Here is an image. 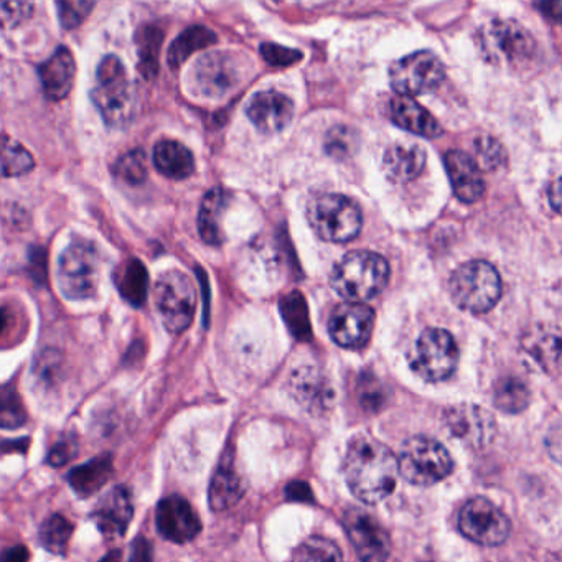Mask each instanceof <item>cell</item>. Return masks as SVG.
<instances>
[{
  "label": "cell",
  "instance_id": "obj_1",
  "mask_svg": "<svg viewBox=\"0 0 562 562\" xmlns=\"http://www.w3.org/2000/svg\"><path fill=\"white\" fill-rule=\"evenodd\" d=\"M344 472L351 493L367 505H376L396 488L400 460L384 443L358 437L348 447Z\"/></svg>",
  "mask_w": 562,
  "mask_h": 562
},
{
  "label": "cell",
  "instance_id": "obj_2",
  "mask_svg": "<svg viewBox=\"0 0 562 562\" xmlns=\"http://www.w3.org/2000/svg\"><path fill=\"white\" fill-rule=\"evenodd\" d=\"M390 274V265L383 256L355 251L338 261L331 271L330 282L344 301L363 304L386 289Z\"/></svg>",
  "mask_w": 562,
  "mask_h": 562
},
{
  "label": "cell",
  "instance_id": "obj_3",
  "mask_svg": "<svg viewBox=\"0 0 562 562\" xmlns=\"http://www.w3.org/2000/svg\"><path fill=\"white\" fill-rule=\"evenodd\" d=\"M91 100L111 127H124L131 123L136 110L134 88L120 58L110 55L101 60L97 70V83Z\"/></svg>",
  "mask_w": 562,
  "mask_h": 562
},
{
  "label": "cell",
  "instance_id": "obj_4",
  "mask_svg": "<svg viewBox=\"0 0 562 562\" xmlns=\"http://www.w3.org/2000/svg\"><path fill=\"white\" fill-rule=\"evenodd\" d=\"M503 284L498 271L486 261H470L450 276L449 292L457 307L470 314H486L498 304Z\"/></svg>",
  "mask_w": 562,
  "mask_h": 562
},
{
  "label": "cell",
  "instance_id": "obj_5",
  "mask_svg": "<svg viewBox=\"0 0 562 562\" xmlns=\"http://www.w3.org/2000/svg\"><path fill=\"white\" fill-rule=\"evenodd\" d=\"M251 67L252 64L241 55L213 52L199 58L190 74V81L200 97L223 100L245 83Z\"/></svg>",
  "mask_w": 562,
  "mask_h": 562
},
{
  "label": "cell",
  "instance_id": "obj_6",
  "mask_svg": "<svg viewBox=\"0 0 562 562\" xmlns=\"http://www.w3.org/2000/svg\"><path fill=\"white\" fill-rule=\"evenodd\" d=\"M307 220L318 238L330 243H348L360 235L363 226L361 209L355 200L338 193H325L307 206Z\"/></svg>",
  "mask_w": 562,
  "mask_h": 562
},
{
  "label": "cell",
  "instance_id": "obj_7",
  "mask_svg": "<svg viewBox=\"0 0 562 562\" xmlns=\"http://www.w3.org/2000/svg\"><path fill=\"white\" fill-rule=\"evenodd\" d=\"M61 294L70 301L94 297L100 284V252L93 243L75 239L61 252L57 269Z\"/></svg>",
  "mask_w": 562,
  "mask_h": 562
},
{
  "label": "cell",
  "instance_id": "obj_8",
  "mask_svg": "<svg viewBox=\"0 0 562 562\" xmlns=\"http://www.w3.org/2000/svg\"><path fill=\"white\" fill-rule=\"evenodd\" d=\"M397 460L400 475L417 486L436 485L453 472V460L449 450L429 437H413L407 440Z\"/></svg>",
  "mask_w": 562,
  "mask_h": 562
},
{
  "label": "cell",
  "instance_id": "obj_9",
  "mask_svg": "<svg viewBox=\"0 0 562 562\" xmlns=\"http://www.w3.org/2000/svg\"><path fill=\"white\" fill-rule=\"evenodd\" d=\"M409 363L417 376L429 383H439L456 371L459 348L449 331L427 328L417 338Z\"/></svg>",
  "mask_w": 562,
  "mask_h": 562
},
{
  "label": "cell",
  "instance_id": "obj_10",
  "mask_svg": "<svg viewBox=\"0 0 562 562\" xmlns=\"http://www.w3.org/2000/svg\"><path fill=\"white\" fill-rule=\"evenodd\" d=\"M156 305L167 330L186 331L196 312V288L192 279L180 271L160 276L156 284Z\"/></svg>",
  "mask_w": 562,
  "mask_h": 562
},
{
  "label": "cell",
  "instance_id": "obj_11",
  "mask_svg": "<svg viewBox=\"0 0 562 562\" xmlns=\"http://www.w3.org/2000/svg\"><path fill=\"white\" fill-rule=\"evenodd\" d=\"M482 54L492 64L521 65L535 55L536 42L522 25L495 21L480 35Z\"/></svg>",
  "mask_w": 562,
  "mask_h": 562
},
{
  "label": "cell",
  "instance_id": "obj_12",
  "mask_svg": "<svg viewBox=\"0 0 562 562\" xmlns=\"http://www.w3.org/2000/svg\"><path fill=\"white\" fill-rule=\"evenodd\" d=\"M446 78L442 61L430 52H416L393 64L391 87L400 97H423L437 90Z\"/></svg>",
  "mask_w": 562,
  "mask_h": 562
},
{
  "label": "cell",
  "instance_id": "obj_13",
  "mask_svg": "<svg viewBox=\"0 0 562 562\" xmlns=\"http://www.w3.org/2000/svg\"><path fill=\"white\" fill-rule=\"evenodd\" d=\"M459 529L476 544L498 546L508 539L512 522L490 499L476 496L465 503L460 512Z\"/></svg>",
  "mask_w": 562,
  "mask_h": 562
},
{
  "label": "cell",
  "instance_id": "obj_14",
  "mask_svg": "<svg viewBox=\"0 0 562 562\" xmlns=\"http://www.w3.org/2000/svg\"><path fill=\"white\" fill-rule=\"evenodd\" d=\"M344 525L361 562H386L391 552L390 536L373 516L351 508L345 513Z\"/></svg>",
  "mask_w": 562,
  "mask_h": 562
},
{
  "label": "cell",
  "instance_id": "obj_15",
  "mask_svg": "<svg viewBox=\"0 0 562 562\" xmlns=\"http://www.w3.org/2000/svg\"><path fill=\"white\" fill-rule=\"evenodd\" d=\"M374 311L364 304H341L328 318V334L341 348L358 350L370 341L374 328Z\"/></svg>",
  "mask_w": 562,
  "mask_h": 562
},
{
  "label": "cell",
  "instance_id": "obj_16",
  "mask_svg": "<svg viewBox=\"0 0 562 562\" xmlns=\"http://www.w3.org/2000/svg\"><path fill=\"white\" fill-rule=\"evenodd\" d=\"M450 434L470 447L488 446L496 436V423L486 409L472 404L450 407L446 413Z\"/></svg>",
  "mask_w": 562,
  "mask_h": 562
},
{
  "label": "cell",
  "instance_id": "obj_17",
  "mask_svg": "<svg viewBox=\"0 0 562 562\" xmlns=\"http://www.w3.org/2000/svg\"><path fill=\"white\" fill-rule=\"evenodd\" d=\"M157 529L162 538L177 544L192 541L202 531L199 515L182 496H167L157 506Z\"/></svg>",
  "mask_w": 562,
  "mask_h": 562
},
{
  "label": "cell",
  "instance_id": "obj_18",
  "mask_svg": "<svg viewBox=\"0 0 562 562\" xmlns=\"http://www.w3.org/2000/svg\"><path fill=\"white\" fill-rule=\"evenodd\" d=\"M246 114L261 133H281L294 117V104L278 91H261L249 100Z\"/></svg>",
  "mask_w": 562,
  "mask_h": 562
},
{
  "label": "cell",
  "instance_id": "obj_19",
  "mask_svg": "<svg viewBox=\"0 0 562 562\" xmlns=\"http://www.w3.org/2000/svg\"><path fill=\"white\" fill-rule=\"evenodd\" d=\"M134 506L130 490L126 486H114L98 502L93 513L98 529L106 538H120L130 528Z\"/></svg>",
  "mask_w": 562,
  "mask_h": 562
},
{
  "label": "cell",
  "instance_id": "obj_20",
  "mask_svg": "<svg viewBox=\"0 0 562 562\" xmlns=\"http://www.w3.org/2000/svg\"><path fill=\"white\" fill-rule=\"evenodd\" d=\"M443 162L457 199L463 203L479 202L485 193V182L475 160L462 150H449Z\"/></svg>",
  "mask_w": 562,
  "mask_h": 562
},
{
  "label": "cell",
  "instance_id": "obj_21",
  "mask_svg": "<svg viewBox=\"0 0 562 562\" xmlns=\"http://www.w3.org/2000/svg\"><path fill=\"white\" fill-rule=\"evenodd\" d=\"M522 350L546 373H554L562 367V330L551 325H538L526 331Z\"/></svg>",
  "mask_w": 562,
  "mask_h": 562
},
{
  "label": "cell",
  "instance_id": "obj_22",
  "mask_svg": "<svg viewBox=\"0 0 562 562\" xmlns=\"http://www.w3.org/2000/svg\"><path fill=\"white\" fill-rule=\"evenodd\" d=\"M38 74L48 100H65L74 88L77 75L74 55L68 48H58L45 64L41 65Z\"/></svg>",
  "mask_w": 562,
  "mask_h": 562
},
{
  "label": "cell",
  "instance_id": "obj_23",
  "mask_svg": "<svg viewBox=\"0 0 562 562\" xmlns=\"http://www.w3.org/2000/svg\"><path fill=\"white\" fill-rule=\"evenodd\" d=\"M391 120L401 130L426 139H436L442 134L439 121L424 110L419 103L407 97H396L390 104Z\"/></svg>",
  "mask_w": 562,
  "mask_h": 562
},
{
  "label": "cell",
  "instance_id": "obj_24",
  "mask_svg": "<svg viewBox=\"0 0 562 562\" xmlns=\"http://www.w3.org/2000/svg\"><path fill=\"white\" fill-rule=\"evenodd\" d=\"M292 394L305 409L321 413L331 403V387L314 368H301L292 374Z\"/></svg>",
  "mask_w": 562,
  "mask_h": 562
},
{
  "label": "cell",
  "instance_id": "obj_25",
  "mask_svg": "<svg viewBox=\"0 0 562 562\" xmlns=\"http://www.w3.org/2000/svg\"><path fill=\"white\" fill-rule=\"evenodd\" d=\"M154 164L162 176L186 180L195 172V159L189 147L179 140L164 139L154 147Z\"/></svg>",
  "mask_w": 562,
  "mask_h": 562
},
{
  "label": "cell",
  "instance_id": "obj_26",
  "mask_svg": "<svg viewBox=\"0 0 562 562\" xmlns=\"http://www.w3.org/2000/svg\"><path fill=\"white\" fill-rule=\"evenodd\" d=\"M384 170L396 182H411L426 167V150L414 144H396L384 154Z\"/></svg>",
  "mask_w": 562,
  "mask_h": 562
},
{
  "label": "cell",
  "instance_id": "obj_27",
  "mask_svg": "<svg viewBox=\"0 0 562 562\" xmlns=\"http://www.w3.org/2000/svg\"><path fill=\"white\" fill-rule=\"evenodd\" d=\"M243 493H245V482L233 465V460L225 457L210 485V506L215 512L229 509L241 499Z\"/></svg>",
  "mask_w": 562,
  "mask_h": 562
},
{
  "label": "cell",
  "instance_id": "obj_28",
  "mask_svg": "<svg viewBox=\"0 0 562 562\" xmlns=\"http://www.w3.org/2000/svg\"><path fill=\"white\" fill-rule=\"evenodd\" d=\"M113 459L104 453L71 470L68 473V482L78 496L88 498L106 485L108 480L113 475Z\"/></svg>",
  "mask_w": 562,
  "mask_h": 562
},
{
  "label": "cell",
  "instance_id": "obj_29",
  "mask_svg": "<svg viewBox=\"0 0 562 562\" xmlns=\"http://www.w3.org/2000/svg\"><path fill=\"white\" fill-rule=\"evenodd\" d=\"M229 196L223 189H213L206 193L200 206L199 232L203 241L218 246L223 243V233L220 228V220L228 206Z\"/></svg>",
  "mask_w": 562,
  "mask_h": 562
},
{
  "label": "cell",
  "instance_id": "obj_30",
  "mask_svg": "<svg viewBox=\"0 0 562 562\" xmlns=\"http://www.w3.org/2000/svg\"><path fill=\"white\" fill-rule=\"evenodd\" d=\"M216 35L210 29L203 25H193V27L183 31L173 42L169 50L170 68H180L183 61L193 54V52L203 50L215 44Z\"/></svg>",
  "mask_w": 562,
  "mask_h": 562
},
{
  "label": "cell",
  "instance_id": "obj_31",
  "mask_svg": "<svg viewBox=\"0 0 562 562\" xmlns=\"http://www.w3.org/2000/svg\"><path fill=\"white\" fill-rule=\"evenodd\" d=\"M147 285H149V278L139 259L127 262L117 276V288L121 294L133 305L144 304L147 299Z\"/></svg>",
  "mask_w": 562,
  "mask_h": 562
},
{
  "label": "cell",
  "instance_id": "obj_32",
  "mask_svg": "<svg viewBox=\"0 0 562 562\" xmlns=\"http://www.w3.org/2000/svg\"><path fill=\"white\" fill-rule=\"evenodd\" d=\"M531 393L525 381L519 378L508 376L498 381L495 387V404L499 411L508 414H518L528 407Z\"/></svg>",
  "mask_w": 562,
  "mask_h": 562
},
{
  "label": "cell",
  "instance_id": "obj_33",
  "mask_svg": "<svg viewBox=\"0 0 562 562\" xmlns=\"http://www.w3.org/2000/svg\"><path fill=\"white\" fill-rule=\"evenodd\" d=\"M292 562H344L340 548L330 539L312 536L299 544Z\"/></svg>",
  "mask_w": 562,
  "mask_h": 562
},
{
  "label": "cell",
  "instance_id": "obj_34",
  "mask_svg": "<svg viewBox=\"0 0 562 562\" xmlns=\"http://www.w3.org/2000/svg\"><path fill=\"white\" fill-rule=\"evenodd\" d=\"M74 536V525L65 516L52 515L45 519L41 528V542L54 554H65Z\"/></svg>",
  "mask_w": 562,
  "mask_h": 562
},
{
  "label": "cell",
  "instance_id": "obj_35",
  "mask_svg": "<svg viewBox=\"0 0 562 562\" xmlns=\"http://www.w3.org/2000/svg\"><path fill=\"white\" fill-rule=\"evenodd\" d=\"M282 315L285 324L291 328L295 337L305 340L311 337V322H308L307 305L299 292L288 295L282 301Z\"/></svg>",
  "mask_w": 562,
  "mask_h": 562
},
{
  "label": "cell",
  "instance_id": "obj_36",
  "mask_svg": "<svg viewBox=\"0 0 562 562\" xmlns=\"http://www.w3.org/2000/svg\"><path fill=\"white\" fill-rule=\"evenodd\" d=\"M34 157L27 149L14 140L4 139L2 147V172L5 177H19L31 172L34 169Z\"/></svg>",
  "mask_w": 562,
  "mask_h": 562
},
{
  "label": "cell",
  "instance_id": "obj_37",
  "mask_svg": "<svg viewBox=\"0 0 562 562\" xmlns=\"http://www.w3.org/2000/svg\"><path fill=\"white\" fill-rule=\"evenodd\" d=\"M475 157L476 166L485 172H495L506 164L505 147L492 136L476 137Z\"/></svg>",
  "mask_w": 562,
  "mask_h": 562
},
{
  "label": "cell",
  "instance_id": "obj_38",
  "mask_svg": "<svg viewBox=\"0 0 562 562\" xmlns=\"http://www.w3.org/2000/svg\"><path fill=\"white\" fill-rule=\"evenodd\" d=\"M358 144L360 140H358L357 131L348 126H337L328 131L325 150L334 159H348L357 153Z\"/></svg>",
  "mask_w": 562,
  "mask_h": 562
},
{
  "label": "cell",
  "instance_id": "obj_39",
  "mask_svg": "<svg viewBox=\"0 0 562 562\" xmlns=\"http://www.w3.org/2000/svg\"><path fill=\"white\" fill-rule=\"evenodd\" d=\"M117 177L131 186H140L147 179L146 156L140 150H133L117 160Z\"/></svg>",
  "mask_w": 562,
  "mask_h": 562
},
{
  "label": "cell",
  "instance_id": "obj_40",
  "mask_svg": "<svg viewBox=\"0 0 562 562\" xmlns=\"http://www.w3.org/2000/svg\"><path fill=\"white\" fill-rule=\"evenodd\" d=\"M0 416H2V427L4 429H11V427H19L25 423V411L22 407L21 400H19L18 393L12 390H4L2 394V409H0Z\"/></svg>",
  "mask_w": 562,
  "mask_h": 562
},
{
  "label": "cell",
  "instance_id": "obj_41",
  "mask_svg": "<svg viewBox=\"0 0 562 562\" xmlns=\"http://www.w3.org/2000/svg\"><path fill=\"white\" fill-rule=\"evenodd\" d=\"M57 8L61 25L65 29H75L93 11L94 4L93 2L78 0V2H58Z\"/></svg>",
  "mask_w": 562,
  "mask_h": 562
},
{
  "label": "cell",
  "instance_id": "obj_42",
  "mask_svg": "<svg viewBox=\"0 0 562 562\" xmlns=\"http://www.w3.org/2000/svg\"><path fill=\"white\" fill-rule=\"evenodd\" d=\"M146 34V38H144L143 47H140V68H146V74L156 75L157 74V54L160 50V34H157L153 29H146L144 31Z\"/></svg>",
  "mask_w": 562,
  "mask_h": 562
},
{
  "label": "cell",
  "instance_id": "obj_43",
  "mask_svg": "<svg viewBox=\"0 0 562 562\" xmlns=\"http://www.w3.org/2000/svg\"><path fill=\"white\" fill-rule=\"evenodd\" d=\"M261 54L265 60L269 65H274V67H291V65L302 60L301 52L289 50V48L279 47V45H262Z\"/></svg>",
  "mask_w": 562,
  "mask_h": 562
},
{
  "label": "cell",
  "instance_id": "obj_44",
  "mask_svg": "<svg viewBox=\"0 0 562 562\" xmlns=\"http://www.w3.org/2000/svg\"><path fill=\"white\" fill-rule=\"evenodd\" d=\"M77 453V446L70 440H60L55 443L54 449L48 453V463L54 467H64L74 459Z\"/></svg>",
  "mask_w": 562,
  "mask_h": 562
},
{
  "label": "cell",
  "instance_id": "obj_45",
  "mask_svg": "<svg viewBox=\"0 0 562 562\" xmlns=\"http://www.w3.org/2000/svg\"><path fill=\"white\" fill-rule=\"evenodd\" d=\"M32 9H34V4H24V2L2 5V19H4L5 27H12V25L25 21L31 15Z\"/></svg>",
  "mask_w": 562,
  "mask_h": 562
},
{
  "label": "cell",
  "instance_id": "obj_46",
  "mask_svg": "<svg viewBox=\"0 0 562 562\" xmlns=\"http://www.w3.org/2000/svg\"><path fill=\"white\" fill-rule=\"evenodd\" d=\"M546 449H548L549 456L562 465V420L549 429L548 436H546Z\"/></svg>",
  "mask_w": 562,
  "mask_h": 562
},
{
  "label": "cell",
  "instance_id": "obj_47",
  "mask_svg": "<svg viewBox=\"0 0 562 562\" xmlns=\"http://www.w3.org/2000/svg\"><path fill=\"white\" fill-rule=\"evenodd\" d=\"M154 551L149 539L137 538L131 546L130 562H153Z\"/></svg>",
  "mask_w": 562,
  "mask_h": 562
},
{
  "label": "cell",
  "instance_id": "obj_48",
  "mask_svg": "<svg viewBox=\"0 0 562 562\" xmlns=\"http://www.w3.org/2000/svg\"><path fill=\"white\" fill-rule=\"evenodd\" d=\"M288 496L299 502H312L311 486L305 482H294L288 486Z\"/></svg>",
  "mask_w": 562,
  "mask_h": 562
},
{
  "label": "cell",
  "instance_id": "obj_49",
  "mask_svg": "<svg viewBox=\"0 0 562 562\" xmlns=\"http://www.w3.org/2000/svg\"><path fill=\"white\" fill-rule=\"evenodd\" d=\"M548 196L552 209H554L559 215H562V177L552 183L551 189H549Z\"/></svg>",
  "mask_w": 562,
  "mask_h": 562
},
{
  "label": "cell",
  "instance_id": "obj_50",
  "mask_svg": "<svg viewBox=\"0 0 562 562\" xmlns=\"http://www.w3.org/2000/svg\"><path fill=\"white\" fill-rule=\"evenodd\" d=\"M4 562H29V551L24 546H12L5 551Z\"/></svg>",
  "mask_w": 562,
  "mask_h": 562
},
{
  "label": "cell",
  "instance_id": "obj_51",
  "mask_svg": "<svg viewBox=\"0 0 562 562\" xmlns=\"http://www.w3.org/2000/svg\"><path fill=\"white\" fill-rule=\"evenodd\" d=\"M100 562H123V555H121L120 551H111Z\"/></svg>",
  "mask_w": 562,
  "mask_h": 562
}]
</instances>
